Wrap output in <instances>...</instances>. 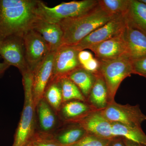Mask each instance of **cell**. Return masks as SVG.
<instances>
[{
	"instance_id": "cell-1",
	"label": "cell",
	"mask_w": 146,
	"mask_h": 146,
	"mask_svg": "<svg viewBox=\"0 0 146 146\" xmlns=\"http://www.w3.org/2000/svg\"><path fill=\"white\" fill-rule=\"evenodd\" d=\"M39 0H0V39L12 35L23 36L39 18Z\"/></svg>"
},
{
	"instance_id": "cell-2",
	"label": "cell",
	"mask_w": 146,
	"mask_h": 146,
	"mask_svg": "<svg viewBox=\"0 0 146 146\" xmlns=\"http://www.w3.org/2000/svg\"><path fill=\"white\" fill-rule=\"evenodd\" d=\"M115 16L106 13L98 4L95 8L81 16L63 19L58 23L63 32V45L77 44Z\"/></svg>"
},
{
	"instance_id": "cell-3",
	"label": "cell",
	"mask_w": 146,
	"mask_h": 146,
	"mask_svg": "<svg viewBox=\"0 0 146 146\" xmlns=\"http://www.w3.org/2000/svg\"><path fill=\"white\" fill-rule=\"evenodd\" d=\"M25 102L12 146H26L35 132V110L33 99V73L29 69L22 73Z\"/></svg>"
},
{
	"instance_id": "cell-4",
	"label": "cell",
	"mask_w": 146,
	"mask_h": 146,
	"mask_svg": "<svg viewBox=\"0 0 146 146\" xmlns=\"http://www.w3.org/2000/svg\"><path fill=\"white\" fill-rule=\"evenodd\" d=\"M98 5V0H83L63 2L50 7L39 1L37 13L39 18L44 21L58 24L63 19L77 17L87 13Z\"/></svg>"
},
{
	"instance_id": "cell-5",
	"label": "cell",
	"mask_w": 146,
	"mask_h": 146,
	"mask_svg": "<svg viewBox=\"0 0 146 146\" xmlns=\"http://www.w3.org/2000/svg\"><path fill=\"white\" fill-rule=\"evenodd\" d=\"M100 62L99 72L106 84L110 103L115 101V95L123 80L133 74L132 60L125 54L116 59Z\"/></svg>"
},
{
	"instance_id": "cell-6",
	"label": "cell",
	"mask_w": 146,
	"mask_h": 146,
	"mask_svg": "<svg viewBox=\"0 0 146 146\" xmlns=\"http://www.w3.org/2000/svg\"><path fill=\"white\" fill-rule=\"evenodd\" d=\"M106 119L111 123H118L130 126L141 127L146 120V116L139 106L122 105L115 101L110 103L100 110Z\"/></svg>"
},
{
	"instance_id": "cell-7",
	"label": "cell",
	"mask_w": 146,
	"mask_h": 146,
	"mask_svg": "<svg viewBox=\"0 0 146 146\" xmlns=\"http://www.w3.org/2000/svg\"><path fill=\"white\" fill-rule=\"evenodd\" d=\"M23 39L27 65L33 72L51 52L50 48L42 35L33 29L25 33Z\"/></svg>"
},
{
	"instance_id": "cell-8",
	"label": "cell",
	"mask_w": 146,
	"mask_h": 146,
	"mask_svg": "<svg viewBox=\"0 0 146 146\" xmlns=\"http://www.w3.org/2000/svg\"><path fill=\"white\" fill-rule=\"evenodd\" d=\"M0 56L9 66L18 68L21 74L29 68L25 57L23 36L12 35L0 39Z\"/></svg>"
},
{
	"instance_id": "cell-9",
	"label": "cell",
	"mask_w": 146,
	"mask_h": 146,
	"mask_svg": "<svg viewBox=\"0 0 146 146\" xmlns=\"http://www.w3.org/2000/svg\"><path fill=\"white\" fill-rule=\"evenodd\" d=\"M80 51L74 45H62L55 52L51 78L67 77L74 71L81 68L78 59Z\"/></svg>"
},
{
	"instance_id": "cell-10",
	"label": "cell",
	"mask_w": 146,
	"mask_h": 146,
	"mask_svg": "<svg viewBox=\"0 0 146 146\" xmlns=\"http://www.w3.org/2000/svg\"><path fill=\"white\" fill-rule=\"evenodd\" d=\"M126 23L124 16H115L104 25L92 32L74 46L80 51L88 49L92 45L121 34L125 28Z\"/></svg>"
},
{
	"instance_id": "cell-11",
	"label": "cell",
	"mask_w": 146,
	"mask_h": 146,
	"mask_svg": "<svg viewBox=\"0 0 146 146\" xmlns=\"http://www.w3.org/2000/svg\"><path fill=\"white\" fill-rule=\"evenodd\" d=\"M71 123L79 125L88 134L110 140L114 138L112 123L105 118L100 110H93Z\"/></svg>"
},
{
	"instance_id": "cell-12",
	"label": "cell",
	"mask_w": 146,
	"mask_h": 146,
	"mask_svg": "<svg viewBox=\"0 0 146 146\" xmlns=\"http://www.w3.org/2000/svg\"><path fill=\"white\" fill-rule=\"evenodd\" d=\"M54 53V52L50 53L44 61L33 72V92L35 108L39 102L44 98L45 89L52 76Z\"/></svg>"
},
{
	"instance_id": "cell-13",
	"label": "cell",
	"mask_w": 146,
	"mask_h": 146,
	"mask_svg": "<svg viewBox=\"0 0 146 146\" xmlns=\"http://www.w3.org/2000/svg\"><path fill=\"white\" fill-rule=\"evenodd\" d=\"M99 61L116 59L126 54V45L123 32L121 34L88 48Z\"/></svg>"
},
{
	"instance_id": "cell-14",
	"label": "cell",
	"mask_w": 146,
	"mask_h": 146,
	"mask_svg": "<svg viewBox=\"0 0 146 146\" xmlns=\"http://www.w3.org/2000/svg\"><path fill=\"white\" fill-rule=\"evenodd\" d=\"M123 35L125 43L126 54L131 60L146 56V34L126 23Z\"/></svg>"
},
{
	"instance_id": "cell-15",
	"label": "cell",
	"mask_w": 146,
	"mask_h": 146,
	"mask_svg": "<svg viewBox=\"0 0 146 146\" xmlns=\"http://www.w3.org/2000/svg\"><path fill=\"white\" fill-rule=\"evenodd\" d=\"M32 29L42 35L48 45L51 52H55L63 45V32L59 24L49 23L39 18Z\"/></svg>"
},
{
	"instance_id": "cell-16",
	"label": "cell",
	"mask_w": 146,
	"mask_h": 146,
	"mask_svg": "<svg viewBox=\"0 0 146 146\" xmlns=\"http://www.w3.org/2000/svg\"><path fill=\"white\" fill-rule=\"evenodd\" d=\"M96 81L86 100L94 109H104L109 104L108 91L104 78L100 73L96 74Z\"/></svg>"
},
{
	"instance_id": "cell-17",
	"label": "cell",
	"mask_w": 146,
	"mask_h": 146,
	"mask_svg": "<svg viewBox=\"0 0 146 146\" xmlns=\"http://www.w3.org/2000/svg\"><path fill=\"white\" fill-rule=\"evenodd\" d=\"M128 25L146 34V5L140 0H130L125 15Z\"/></svg>"
},
{
	"instance_id": "cell-18",
	"label": "cell",
	"mask_w": 146,
	"mask_h": 146,
	"mask_svg": "<svg viewBox=\"0 0 146 146\" xmlns=\"http://www.w3.org/2000/svg\"><path fill=\"white\" fill-rule=\"evenodd\" d=\"M94 110H96L86 102L74 100L63 103L58 112L65 122L71 123Z\"/></svg>"
},
{
	"instance_id": "cell-19",
	"label": "cell",
	"mask_w": 146,
	"mask_h": 146,
	"mask_svg": "<svg viewBox=\"0 0 146 146\" xmlns=\"http://www.w3.org/2000/svg\"><path fill=\"white\" fill-rule=\"evenodd\" d=\"M36 109L41 131L51 133L57 123L56 113L44 98L39 102Z\"/></svg>"
},
{
	"instance_id": "cell-20",
	"label": "cell",
	"mask_w": 146,
	"mask_h": 146,
	"mask_svg": "<svg viewBox=\"0 0 146 146\" xmlns=\"http://www.w3.org/2000/svg\"><path fill=\"white\" fill-rule=\"evenodd\" d=\"M113 137H120L146 146V135L141 127L130 126L118 123H112Z\"/></svg>"
},
{
	"instance_id": "cell-21",
	"label": "cell",
	"mask_w": 146,
	"mask_h": 146,
	"mask_svg": "<svg viewBox=\"0 0 146 146\" xmlns=\"http://www.w3.org/2000/svg\"><path fill=\"white\" fill-rule=\"evenodd\" d=\"M67 77L77 86L87 99L96 81V74L90 72L81 67L71 73Z\"/></svg>"
},
{
	"instance_id": "cell-22",
	"label": "cell",
	"mask_w": 146,
	"mask_h": 146,
	"mask_svg": "<svg viewBox=\"0 0 146 146\" xmlns=\"http://www.w3.org/2000/svg\"><path fill=\"white\" fill-rule=\"evenodd\" d=\"M43 98L56 113L59 112L63 104L60 79L51 78L45 89Z\"/></svg>"
},
{
	"instance_id": "cell-23",
	"label": "cell",
	"mask_w": 146,
	"mask_h": 146,
	"mask_svg": "<svg viewBox=\"0 0 146 146\" xmlns=\"http://www.w3.org/2000/svg\"><path fill=\"white\" fill-rule=\"evenodd\" d=\"M59 133L54 134L55 138L62 146L68 145L80 140L87 134L86 131L77 124Z\"/></svg>"
},
{
	"instance_id": "cell-24",
	"label": "cell",
	"mask_w": 146,
	"mask_h": 146,
	"mask_svg": "<svg viewBox=\"0 0 146 146\" xmlns=\"http://www.w3.org/2000/svg\"><path fill=\"white\" fill-rule=\"evenodd\" d=\"M63 97V104L70 101H80L86 102L84 97L77 86L67 77L60 79Z\"/></svg>"
},
{
	"instance_id": "cell-25",
	"label": "cell",
	"mask_w": 146,
	"mask_h": 146,
	"mask_svg": "<svg viewBox=\"0 0 146 146\" xmlns=\"http://www.w3.org/2000/svg\"><path fill=\"white\" fill-rule=\"evenodd\" d=\"M130 0H98V4L106 13L112 16H125Z\"/></svg>"
},
{
	"instance_id": "cell-26",
	"label": "cell",
	"mask_w": 146,
	"mask_h": 146,
	"mask_svg": "<svg viewBox=\"0 0 146 146\" xmlns=\"http://www.w3.org/2000/svg\"><path fill=\"white\" fill-rule=\"evenodd\" d=\"M33 146H62L52 133L35 131L31 141Z\"/></svg>"
},
{
	"instance_id": "cell-27",
	"label": "cell",
	"mask_w": 146,
	"mask_h": 146,
	"mask_svg": "<svg viewBox=\"0 0 146 146\" xmlns=\"http://www.w3.org/2000/svg\"><path fill=\"white\" fill-rule=\"evenodd\" d=\"M110 140L87 133L76 143L62 146H108Z\"/></svg>"
},
{
	"instance_id": "cell-28",
	"label": "cell",
	"mask_w": 146,
	"mask_h": 146,
	"mask_svg": "<svg viewBox=\"0 0 146 146\" xmlns=\"http://www.w3.org/2000/svg\"><path fill=\"white\" fill-rule=\"evenodd\" d=\"M133 74L146 78V56L132 60Z\"/></svg>"
},
{
	"instance_id": "cell-29",
	"label": "cell",
	"mask_w": 146,
	"mask_h": 146,
	"mask_svg": "<svg viewBox=\"0 0 146 146\" xmlns=\"http://www.w3.org/2000/svg\"><path fill=\"white\" fill-rule=\"evenodd\" d=\"M82 67L87 71L94 74L99 72L100 62L96 57H93L82 65Z\"/></svg>"
},
{
	"instance_id": "cell-30",
	"label": "cell",
	"mask_w": 146,
	"mask_h": 146,
	"mask_svg": "<svg viewBox=\"0 0 146 146\" xmlns=\"http://www.w3.org/2000/svg\"><path fill=\"white\" fill-rule=\"evenodd\" d=\"M93 57H94L93 55L89 51L83 50L80 51L78 53L79 60L81 65V67L82 65Z\"/></svg>"
},
{
	"instance_id": "cell-31",
	"label": "cell",
	"mask_w": 146,
	"mask_h": 146,
	"mask_svg": "<svg viewBox=\"0 0 146 146\" xmlns=\"http://www.w3.org/2000/svg\"><path fill=\"white\" fill-rule=\"evenodd\" d=\"M108 146H125L123 141V138L116 137L110 140Z\"/></svg>"
},
{
	"instance_id": "cell-32",
	"label": "cell",
	"mask_w": 146,
	"mask_h": 146,
	"mask_svg": "<svg viewBox=\"0 0 146 146\" xmlns=\"http://www.w3.org/2000/svg\"><path fill=\"white\" fill-rule=\"evenodd\" d=\"M10 66L5 62H0V78L3 75L6 71Z\"/></svg>"
},
{
	"instance_id": "cell-33",
	"label": "cell",
	"mask_w": 146,
	"mask_h": 146,
	"mask_svg": "<svg viewBox=\"0 0 146 146\" xmlns=\"http://www.w3.org/2000/svg\"><path fill=\"white\" fill-rule=\"evenodd\" d=\"M123 140L125 146H146L129 141L125 138H123Z\"/></svg>"
},
{
	"instance_id": "cell-34",
	"label": "cell",
	"mask_w": 146,
	"mask_h": 146,
	"mask_svg": "<svg viewBox=\"0 0 146 146\" xmlns=\"http://www.w3.org/2000/svg\"><path fill=\"white\" fill-rule=\"evenodd\" d=\"M26 146H33L32 145L31 142H30Z\"/></svg>"
},
{
	"instance_id": "cell-35",
	"label": "cell",
	"mask_w": 146,
	"mask_h": 146,
	"mask_svg": "<svg viewBox=\"0 0 146 146\" xmlns=\"http://www.w3.org/2000/svg\"><path fill=\"white\" fill-rule=\"evenodd\" d=\"M140 1H141L142 2L144 3L146 5V0H140Z\"/></svg>"
}]
</instances>
